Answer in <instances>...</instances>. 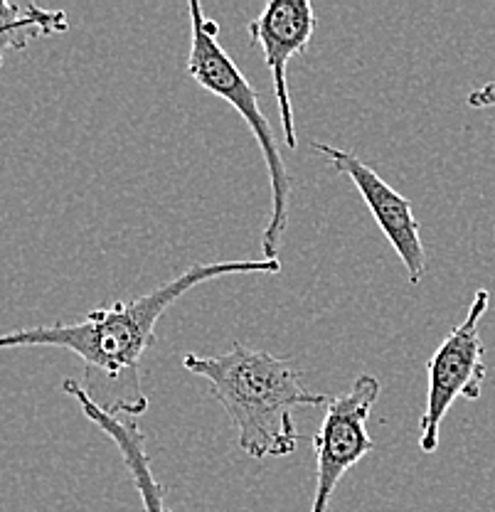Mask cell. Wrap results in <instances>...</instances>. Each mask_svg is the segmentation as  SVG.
I'll list each match as a JSON object with an SVG mask.
<instances>
[{
    "instance_id": "5b68a950",
    "label": "cell",
    "mask_w": 495,
    "mask_h": 512,
    "mask_svg": "<svg viewBox=\"0 0 495 512\" xmlns=\"http://www.w3.org/2000/svg\"><path fill=\"white\" fill-rule=\"evenodd\" d=\"M382 384L375 375H358L345 392L328 399L321 426L313 434L316 453V490L308 512H328L340 480L377 448L367 434V419L380 399Z\"/></svg>"
},
{
    "instance_id": "52a82bcc",
    "label": "cell",
    "mask_w": 495,
    "mask_h": 512,
    "mask_svg": "<svg viewBox=\"0 0 495 512\" xmlns=\"http://www.w3.org/2000/svg\"><path fill=\"white\" fill-rule=\"evenodd\" d=\"M318 28L311 0H269L262 13L249 23V37L262 50L264 64L271 72L276 104H279L281 131L289 148L298 146L294 104H291L286 69L298 55H306Z\"/></svg>"
},
{
    "instance_id": "277c9868",
    "label": "cell",
    "mask_w": 495,
    "mask_h": 512,
    "mask_svg": "<svg viewBox=\"0 0 495 512\" xmlns=\"http://www.w3.org/2000/svg\"><path fill=\"white\" fill-rule=\"evenodd\" d=\"M491 306V291L478 288L468 306L466 318L446 335L427 362V402L419 419V448L434 453L439 448L441 424L459 399L481 397L488 367L483 362L486 348L481 340V325Z\"/></svg>"
},
{
    "instance_id": "ba28073f",
    "label": "cell",
    "mask_w": 495,
    "mask_h": 512,
    "mask_svg": "<svg viewBox=\"0 0 495 512\" xmlns=\"http://www.w3.org/2000/svg\"><path fill=\"white\" fill-rule=\"evenodd\" d=\"M65 394L74 399V402L82 407V414L92 421L94 426H99L101 434L109 436L114 441V446L119 448L121 461L129 468V476L136 485V493L141 498L143 510L146 512H173L165 505V495L161 483L153 476L151 456H148L146 448V434L141 431L136 419H121L119 414L106 412L104 407H99L92 397H89L87 389L82 387V382L77 380H65L62 382Z\"/></svg>"
},
{
    "instance_id": "30bf717a",
    "label": "cell",
    "mask_w": 495,
    "mask_h": 512,
    "mask_svg": "<svg viewBox=\"0 0 495 512\" xmlns=\"http://www.w3.org/2000/svg\"><path fill=\"white\" fill-rule=\"evenodd\" d=\"M466 104L471 106V109H495V82H488L483 84V87L473 89V92L468 94Z\"/></svg>"
},
{
    "instance_id": "7a4b0ae2",
    "label": "cell",
    "mask_w": 495,
    "mask_h": 512,
    "mask_svg": "<svg viewBox=\"0 0 495 512\" xmlns=\"http://www.w3.org/2000/svg\"><path fill=\"white\" fill-rule=\"evenodd\" d=\"M183 367L210 382L212 394L237 429V446L257 461L291 456L298 446L296 409L328 404L323 394L306 387L291 357L242 343L220 355L188 352Z\"/></svg>"
},
{
    "instance_id": "8992f818",
    "label": "cell",
    "mask_w": 495,
    "mask_h": 512,
    "mask_svg": "<svg viewBox=\"0 0 495 512\" xmlns=\"http://www.w3.org/2000/svg\"><path fill=\"white\" fill-rule=\"evenodd\" d=\"M311 151L318 153L330 168L338 170L358 188L367 210L372 212V220L377 222V227L382 229V234L402 261L409 284H422V279L427 276V249H424L422 224L414 215L412 202L355 153L321 141L311 143Z\"/></svg>"
},
{
    "instance_id": "9c48e42d",
    "label": "cell",
    "mask_w": 495,
    "mask_h": 512,
    "mask_svg": "<svg viewBox=\"0 0 495 512\" xmlns=\"http://www.w3.org/2000/svg\"><path fill=\"white\" fill-rule=\"evenodd\" d=\"M69 30L65 10H47L35 3L0 0V67L8 52L25 50L37 37L60 35Z\"/></svg>"
},
{
    "instance_id": "6da1fadb",
    "label": "cell",
    "mask_w": 495,
    "mask_h": 512,
    "mask_svg": "<svg viewBox=\"0 0 495 512\" xmlns=\"http://www.w3.org/2000/svg\"><path fill=\"white\" fill-rule=\"evenodd\" d=\"M276 276L281 259L210 261L193 264L151 293L133 301H114L87 313L77 323L37 325L0 335V350L62 348L84 362V384L89 397L111 414L141 416L148 397L141 387V360L156 340V325L175 301L207 281L225 276Z\"/></svg>"
},
{
    "instance_id": "3957f363",
    "label": "cell",
    "mask_w": 495,
    "mask_h": 512,
    "mask_svg": "<svg viewBox=\"0 0 495 512\" xmlns=\"http://www.w3.org/2000/svg\"><path fill=\"white\" fill-rule=\"evenodd\" d=\"M190 15V52L188 74L205 92L220 96L232 106L239 119L249 126L257 138V146L264 156L266 175L271 185V217L264 227L262 259H279L281 239L289 227V202H291V175L286 160L279 151V138L269 119L259 106V94L254 84L244 77L242 69L234 64L230 52L220 45V28L212 18H207L205 8L193 0L188 5Z\"/></svg>"
}]
</instances>
